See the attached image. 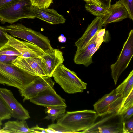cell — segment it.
<instances>
[{"label": "cell", "mask_w": 133, "mask_h": 133, "mask_svg": "<svg viewBox=\"0 0 133 133\" xmlns=\"http://www.w3.org/2000/svg\"><path fill=\"white\" fill-rule=\"evenodd\" d=\"M98 116L95 111L91 110L67 112L59 118L56 123L74 133L81 132L92 126Z\"/></svg>", "instance_id": "obj_1"}, {"label": "cell", "mask_w": 133, "mask_h": 133, "mask_svg": "<svg viewBox=\"0 0 133 133\" xmlns=\"http://www.w3.org/2000/svg\"><path fill=\"white\" fill-rule=\"evenodd\" d=\"M36 76L13 64L0 62V84L20 90L30 83Z\"/></svg>", "instance_id": "obj_2"}, {"label": "cell", "mask_w": 133, "mask_h": 133, "mask_svg": "<svg viewBox=\"0 0 133 133\" xmlns=\"http://www.w3.org/2000/svg\"><path fill=\"white\" fill-rule=\"evenodd\" d=\"M3 27L5 30L13 37L18 38L34 44L44 52L53 48L47 37L21 23L11 24Z\"/></svg>", "instance_id": "obj_3"}, {"label": "cell", "mask_w": 133, "mask_h": 133, "mask_svg": "<svg viewBox=\"0 0 133 133\" xmlns=\"http://www.w3.org/2000/svg\"><path fill=\"white\" fill-rule=\"evenodd\" d=\"M55 82L68 94L82 92L87 84L82 81L76 73L62 64L55 70L52 75Z\"/></svg>", "instance_id": "obj_4"}, {"label": "cell", "mask_w": 133, "mask_h": 133, "mask_svg": "<svg viewBox=\"0 0 133 133\" xmlns=\"http://www.w3.org/2000/svg\"><path fill=\"white\" fill-rule=\"evenodd\" d=\"M32 6L30 0H21L0 9V21L4 24H10L25 18H35L32 11Z\"/></svg>", "instance_id": "obj_5"}, {"label": "cell", "mask_w": 133, "mask_h": 133, "mask_svg": "<svg viewBox=\"0 0 133 133\" xmlns=\"http://www.w3.org/2000/svg\"><path fill=\"white\" fill-rule=\"evenodd\" d=\"M121 115L115 111L99 116L93 125L81 133H123Z\"/></svg>", "instance_id": "obj_6"}, {"label": "cell", "mask_w": 133, "mask_h": 133, "mask_svg": "<svg viewBox=\"0 0 133 133\" xmlns=\"http://www.w3.org/2000/svg\"><path fill=\"white\" fill-rule=\"evenodd\" d=\"M107 32L105 28L99 30L84 47L77 49L74 61L77 64H82L87 67L93 63L92 58L94 54L99 49L105 40Z\"/></svg>", "instance_id": "obj_7"}, {"label": "cell", "mask_w": 133, "mask_h": 133, "mask_svg": "<svg viewBox=\"0 0 133 133\" xmlns=\"http://www.w3.org/2000/svg\"><path fill=\"white\" fill-rule=\"evenodd\" d=\"M133 56V30H131L124 42L118 57L110 65L111 75L116 85L122 73L128 66Z\"/></svg>", "instance_id": "obj_8"}, {"label": "cell", "mask_w": 133, "mask_h": 133, "mask_svg": "<svg viewBox=\"0 0 133 133\" xmlns=\"http://www.w3.org/2000/svg\"><path fill=\"white\" fill-rule=\"evenodd\" d=\"M123 98L116 89L105 94L93 105L94 111L99 116L114 112H118Z\"/></svg>", "instance_id": "obj_9"}, {"label": "cell", "mask_w": 133, "mask_h": 133, "mask_svg": "<svg viewBox=\"0 0 133 133\" xmlns=\"http://www.w3.org/2000/svg\"><path fill=\"white\" fill-rule=\"evenodd\" d=\"M55 82L47 76H36L30 84L19 90L21 95L23 98V102L36 96L46 89L53 87Z\"/></svg>", "instance_id": "obj_10"}, {"label": "cell", "mask_w": 133, "mask_h": 133, "mask_svg": "<svg viewBox=\"0 0 133 133\" xmlns=\"http://www.w3.org/2000/svg\"><path fill=\"white\" fill-rule=\"evenodd\" d=\"M4 34L7 38L8 45L14 47L20 54V56L24 58L40 57L44 52L36 45L26 41H21L8 34Z\"/></svg>", "instance_id": "obj_11"}, {"label": "cell", "mask_w": 133, "mask_h": 133, "mask_svg": "<svg viewBox=\"0 0 133 133\" xmlns=\"http://www.w3.org/2000/svg\"><path fill=\"white\" fill-rule=\"evenodd\" d=\"M0 95L10 110L12 117L19 120H26L30 118L28 111L16 99L10 90L0 88Z\"/></svg>", "instance_id": "obj_12"}, {"label": "cell", "mask_w": 133, "mask_h": 133, "mask_svg": "<svg viewBox=\"0 0 133 133\" xmlns=\"http://www.w3.org/2000/svg\"><path fill=\"white\" fill-rule=\"evenodd\" d=\"M37 105L47 107L66 106L65 100L58 95L53 87L49 88L29 100Z\"/></svg>", "instance_id": "obj_13"}, {"label": "cell", "mask_w": 133, "mask_h": 133, "mask_svg": "<svg viewBox=\"0 0 133 133\" xmlns=\"http://www.w3.org/2000/svg\"><path fill=\"white\" fill-rule=\"evenodd\" d=\"M40 58L47 76L50 77L52 76L55 69L64 61L62 52L56 49L44 52Z\"/></svg>", "instance_id": "obj_14"}, {"label": "cell", "mask_w": 133, "mask_h": 133, "mask_svg": "<svg viewBox=\"0 0 133 133\" xmlns=\"http://www.w3.org/2000/svg\"><path fill=\"white\" fill-rule=\"evenodd\" d=\"M12 63L33 75L47 76L40 57L24 58L18 56Z\"/></svg>", "instance_id": "obj_15"}, {"label": "cell", "mask_w": 133, "mask_h": 133, "mask_svg": "<svg viewBox=\"0 0 133 133\" xmlns=\"http://www.w3.org/2000/svg\"><path fill=\"white\" fill-rule=\"evenodd\" d=\"M32 11L35 18H37L52 24H63L66 19L53 9L39 8L33 6Z\"/></svg>", "instance_id": "obj_16"}, {"label": "cell", "mask_w": 133, "mask_h": 133, "mask_svg": "<svg viewBox=\"0 0 133 133\" xmlns=\"http://www.w3.org/2000/svg\"><path fill=\"white\" fill-rule=\"evenodd\" d=\"M103 24L102 18L96 17L88 26L82 35L75 43L77 49L84 47L97 32L102 29Z\"/></svg>", "instance_id": "obj_17"}, {"label": "cell", "mask_w": 133, "mask_h": 133, "mask_svg": "<svg viewBox=\"0 0 133 133\" xmlns=\"http://www.w3.org/2000/svg\"><path fill=\"white\" fill-rule=\"evenodd\" d=\"M108 9L110 14L102 18L103 26L110 23L119 22L129 18L127 10L119 0L114 4L111 5Z\"/></svg>", "instance_id": "obj_18"}, {"label": "cell", "mask_w": 133, "mask_h": 133, "mask_svg": "<svg viewBox=\"0 0 133 133\" xmlns=\"http://www.w3.org/2000/svg\"><path fill=\"white\" fill-rule=\"evenodd\" d=\"M1 129L3 133H32L25 120L9 121Z\"/></svg>", "instance_id": "obj_19"}, {"label": "cell", "mask_w": 133, "mask_h": 133, "mask_svg": "<svg viewBox=\"0 0 133 133\" xmlns=\"http://www.w3.org/2000/svg\"><path fill=\"white\" fill-rule=\"evenodd\" d=\"M117 92L125 99L133 89V70L129 73L126 78L115 89Z\"/></svg>", "instance_id": "obj_20"}, {"label": "cell", "mask_w": 133, "mask_h": 133, "mask_svg": "<svg viewBox=\"0 0 133 133\" xmlns=\"http://www.w3.org/2000/svg\"><path fill=\"white\" fill-rule=\"evenodd\" d=\"M66 106H60L46 107L45 113L47 115L44 119L51 120L52 123L61 117L66 112Z\"/></svg>", "instance_id": "obj_21"}, {"label": "cell", "mask_w": 133, "mask_h": 133, "mask_svg": "<svg viewBox=\"0 0 133 133\" xmlns=\"http://www.w3.org/2000/svg\"><path fill=\"white\" fill-rule=\"evenodd\" d=\"M85 8L87 11L96 17L102 18L110 14L108 9L92 3H87Z\"/></svg>", "instance_id": "obj_22"}, {"label": "cell", "mask_w": 133, "mask_h": 133, "mask_svg": "<svg viewBox=\"0 0 133 133\" xmlns=\"http://www.w3.org/2000/svg\"><path fill=\"white\" fill-rule=\"evenodd\" d=\"M11 111L7 104L0 95V120L2 121L10 119Z\"/></svg>", "instance_id": "obj_23"}, {"label": "cell", "mask_w": 133, "mask_h": 133, "mask_svg": "<svg viewBox=\"0 0 133 133\" xmlns=\"http://www.w3.org/2000/svg\"><path fill=\"white\" fill-rule=\"evenodd\" d=\"M46 130L47 133H74L71 130L57 123L49 125Z\"/></svg>", "instance_id": "obj_24"}, {"label": "cell", "mask_w": 133, "mask_h": 133, "mask_svg": "<svg viewBox=\"0 0 133 133\" xmlns=\"http://www.w3.org/2000/svg\"><path fill=\"white\" fill-rule=\"evenodd\" d=\"M133 105V89L128 95L123 99L121 106L117 112L118 114H121L124 111Z\"/></svg>", "instance_id": "obj_25"}, {"label": "cell", "mask_w": 133, "mask_h": 133, "mask_svg": "<svg viewBox=\"0 0 133 133\" xmlns=\"http://www.w3.org/2000/svg\"><path fill=\"white\" fill-rule=\"evenodd\" d=\"M20 56V53L13 47L7 43L0 47V55Z\"/></svg>", "instance_id": "obj_26"}, {"label": "cell", "mask_w": 133, "mask_h": 133, "mask_svg": "<svg viewBox=\"0 0 133 133\" xmlns=\"http://www.w3.org/2000/svg\"><path fill=\"white\" fill-rule=\"evenodd\" d=\"M32 6L39 8H48L53 3V0H30Z\"/></svg>", "instance_id": "obj_27"}, {"label": "cell", "mask_w": 133, "mask_h": 133, "mask_svg": "<svg viewBox=\"0 0 133 133\" xmlns=\"http://www.w3.org/2000/svg\"><path fill=\"white\" fill-rule=\"evenodd\" d=\"M127 10L129 18L133 20V0H119Z\"/></svg>", "instance_id": "obj_28"}, {"label": "cell", "mask_w": 133, "mask_h": 133, "mask_svg": "<svg viewBox=\"0 0 133 133\" xmlns=\"http://www.w3.org/2000/svg\"><path fill=\"white\" fill-rule=\"evenodd\" d=\"M122 132L123 133L133 132V116L127 121L123 122Z\"/></svg>", "instance_id": "obj_29"}, {"label": "cell", "mask_w": 133, "mask_h": 133, "mask_svg": "<svg viewBox=\"0 0 133 133\" xmlns=\"http://www.w3.org/2000/svg\"><path fill=\"white\" fill-rule=\"evenodd\" d=\"M133 105L127 109L121 115L123 122L127 121L133 116Z\"/></svg>", "instance_id": "obj_30"}, {"label": "cell", "mask_w": 133, "mask_h": 133, "mask_svg": "<svg viewBox=\"0 0 133 133\" xmlns=\"http://www.w3.org/2000/svg\"><path fill=\"white\" fill-rule=\"evenodd\" d=\"M18 56L0 55V62L7 64H12L13 62Z\"/></svg>", "instance_id": "obj_31"}, {"label": "cell", "mask_w": 133, "mask_h": 133, "mask_svg": "<svg viewBox=\"0 0 133 133\" xmlns=\"http://www.w3.org/2000/svg\"><path fill=\"white\" fill-rule=\"evenodd\" d=\"M6 32L4 30L3 26H0V47L6 44L8 39L4 34Z\"/></svg>", "instance_id": "obj_32"}, {"label": "cell", "mask_w": 133, "mask_h": 133, "mask_svg": "<svg viewBox=\"0 0 133 133\" xmlns=\"http://www.w3.org/2000/svg\"><path fill=\"white\" fill-rule=\"evenodd\" d=\"M99 4L100 6L103 8L108 9L111 5V0H96Z\"/></svg>", "instance_id": "obj_33"}, {"label": "cell", "mask_w": 133, "mask_h": 133, "mask_svg": "<svg viewBox=\"0 0 133 133\" xmlns=\"http://www.w3.org/2000/svg\"><path fill=\"white\" fill-rule=\"evenodd\" d=\"M21 0H0V9Z\"/></svg>", "instance_id": "obj_34"}, {"label": "cell", "mask_w": 133, "mask_h": 133, "mask_svg": "<svg viewBox=\"0 0 133 133\" xmlns=\"http://www.w3.org/2000/svg\"><path fill=\"white\" fill-rule=\"evenodd\" d=\"M32 133H47L46 128H41L37 125L30 128Z\"/></svg>", "instance_id": "obj_35"}, {"label": "cell", "mask_w": 133, "mask_h": 133, "mask_svg": "<svg viewBox=\"0 0 133 133\" xmlns=\"http://www.w3.org/2000/svg\"><path fill=\"white\" fill-rule=\"evenodd\" d=\"M85 1L86 3H92L95 4H97L100 6L98 2L96 0H83Z\"/></svg>", "instance_id": "obj_36"}, {"label": "cell", "mask_w": 133, "mask_h": 133, "mask_svg": "<svg viewBox=\"0 0 133 133\" xmlns=\"http://www.w3.org/2000/svg\"><path fill=\"white\" fill-rule=\"evenodd\" d=\"M2 124V121L0 120V127Z\"/></svg>", "instance_id": "obj_37"}, {"label": "cell", "mask_w": 133, "mask_h": 133, "mask_svg": "<svg viewBox=\"0 0 133 133\" xmlns=\"http://www.w3.org/2000/svg\"><path fill=\"white\" fill-rule=\"evenodd\" d=\"M2 21V19H0V21Z\"/></svg>", "instance_id": "obj_38"}]
</instances>
